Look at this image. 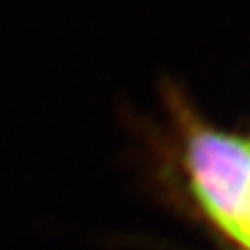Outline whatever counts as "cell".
<instances>
[{
  "instance_id": "cell-1",
  "label": "cell",
  "mask_w": 250,
  "mask_h": 250,
  "mask_svg": "<svg viewBox=\"0 0 250 250\" xmlns=\"http://www.w3.org/2000/svg\"><path fill=\"white\" fill-rule=\"evenodd\" d=\"M186 156L191 188L206 213L235 237L250 198V139L197 128Z\"/></svg>"
},
{
  "instance_id": "cell-2",
  "label": "cell",
  "mask_w": 250,
  "mask_h": 250,
  "mask_svg": "<svg viewBox=\"0 0 250 250\" xmlns=\"http://www.w3.org/2000/svg\"><path fill=\"white\" fill-rule=\"evenodd\" d=\"M233 239L239 241L241 245H245L250 250V198L249 202H247L245 211H243V217L241 221H239V226H237V233H235Z\"/></svg>"
}]
</instances>
